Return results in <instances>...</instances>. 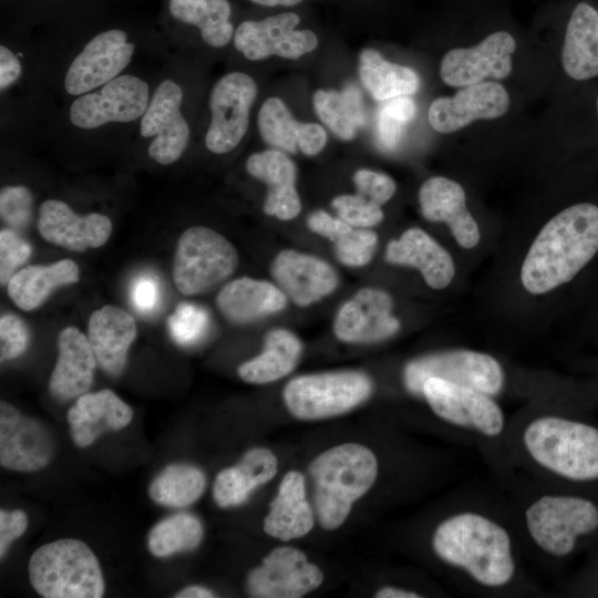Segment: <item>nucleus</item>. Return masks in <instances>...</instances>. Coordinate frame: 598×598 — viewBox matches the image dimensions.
<instances>
[{
    "mask_svg": "<svg viewBox=\"0 0 598 598\" xmlns=\"http://www.w3.org/2000/svg\"><path fill=\"white\" fill-rule=\"evenodd\" d=\"M598 251V206L580 203L545 224L520 269L524 288L546 293L570 281Z\"/></svg>",
    "mask_w": 598,
    "mask_h": 598,
    "instance_id": "nucleus-1",
    "label": "nucleus"
},
{
    "mask_svg": "<svg viewBox=\"0 0 598 598\" xmlns=\"http://www.w3.org/2000/svg\"><path fill=\"white\" fill-rule=\"evenodd\" d=\"M435 555L462 569L477 584L501 588L515 577L512 538L501 524L476 512H460L442 520L432 536Z\"/></svg>",
    "mask_w": 598,
    "mask_h": 598,
    "instance_id": "nucleus-2",
    "label": "nucleus"
},
{
    "mask_svg": "<svg viewBox=\"0 0 598 598\" xmlns=\"http://www.w3.org/2000/svg\"><path fill=\"white\" fill-rule=\"evenodd\" d=\"M309 472L319 523L332 530L344 523L353 503L374 484L378 460L364 445L344 443L318 455Z\"/></svg>",
    "mask_w": 598,
    "mask_h": 598,
    "instance_id": "nucleus-3",
    "label": "nucleus"
},
{
    "mask_svg": "<svg viewBox=\"0 0 598 598\" xmlns=\"http://www.w3.org/2000/svg\"><path fill=\"white\" fill-rule=\"evenodd\" d=\"M523 445L542 468L573 482L598 480V429L557 415L532 420Z\"/></svg>",
    "mask_w": 598,
    "mask_h": 598,
    "instance_id": "nucleus-4",
    "label": "nucleus"
},
{
    "mask_svg": "<svg viewBox=\"0 0 598 598\" xmlns=\"http://www.w3.org/2000/svg\"><path fill=\"white\" fill-rule=\"evenodd\" d=\"M29 579L45 598H100L104 579L100 563L82 540L62 538L39 547L29 560Z\"/></svg>",
    "mask_w": 598,
    "mask_h": 598,
    "instance_id": "nucleus-5",
    "label": "nucleus"
},
{
    "mask_svg": "<svg viewBox=\"0 0 598 598\" xmlns=\"http://www.w3.org/2000/svg\"><path fill=\"white\" fill-rule=\"evenodd\" d=\"M525 525L535 543L547 555H570L581 536L598 528V506L585 497L547 494L525 511Z\"/></svg>",
    "mask_w": 598,
    "mask_h": 598,
    "instance_id": "nucleus-6",
    "label": "nucleus"
},
{
    "mask_svg": "<svg viewBox=\"0 0 598 598\" xmlns=\"http://www.w3.org/2000/svg\"><path fill=\"white\" fill-rule=\"evenodd\" d=\"M238 254L224 236L204 226L187 228L174 255L173 278L185 296L203 293L236 269Z\"/></svg>",
    "mask_w": 598,
    "mask_h": 598,
    "instance_id": "nucleus-7",
    "label": "nucleus"
},
{
    "mask_svg": "<svg viewBox=\"0 0 598 598\" xmlns=\"http://www.w3.org/2000/svg\"><path fill=\"white\" fill-rule=\"evenodd\" d=\"M372 392L371 379L358 371L301 375L289 381L283 400L300 420H320L349 412Z\"/></svg>",
    "mask_w": 598,
    "mask_h": 598,
    "instance_id": "nucleus-8",
    "label": "nucleus"
},
{
    "mask_svg": "<svg viewBox=\"0 0 598 598\" xmlns=\"http://www.w3.org/2000/svg\"><path fill=\"white\" fill-rule=\"evenodd\" d=\"M429 378L447 380L492 396L503 390L505 382L501 363L489 354L473 350L423 355L410 361L404 368L405 388L415 395H422L423 383Z\"/></svg>",
    "mask_w": 598,
    "mask_h": 598,
    "instance_id": "nucleus-9",
    "label": "nucleus"
},
{
    "mask_svg": "<svg viewBox=\"0 0 598 598\" xmlns=\"http://www.w3.org/2000/svg\"><path fill=\"white\" fill-rule=\"evenodd\" d=\"M422 395L443 421L473 430L486 437L498 436L505 427L501 406L492 395L440 378H429Z\"/></svg>",
    "mask_w": 598,
    "mask_h": 598,
    "instance_id": "nucleus-10",
    "label": "nucleus"
},
{
    "mask_svg": "<svg viewBox=\"0 0 598 598\" xmlns=\"http://www.w3.org/2000/svg\"><path fill=\"white\" fill-rule=\"evenodd\" d=\"M150 103L146 82L118 75L96 91L80 95L70 107V121L80 128H97L107 123H128L143 116Z\"/></svg>",
    "mask_w": 598,
    "mask_h": 598,
    "instance_id": "nucleus-11",
    "label": "nucleus"
},
{
    "mask_svg": "<svg viewBox=\"0 0 598 598\" xmlns=\"http://www.w3.org/2000/svg\"><path fill=\"white\" fill-rule=\"evenodd\" d=\"M256 95V82L246 73L230 72L217 81L209 96L212 120L205 137L210 152L228 153L240 143Z\"/></svg>",
    "mask_w": 598,
    "mask_h": 598,
    "instance_id": "nucleus-12",
    "label": "nucleus"
},
{
    "mask_svg": "<svg viewBox=\"0 0 598 598\" xmlns=\"http://www.w3.org/2000/svg\"><path fill=\"white\" fill-rule=\"evenodd\" d=\"M299 22V16L293 12L279 13L260 21H244L234 33V45L251 61L271 55L296 60L318 45V38L311 30L296 29Z\"/></svg>",
    "mask_w": 598,
    "mask_h": 598,
    "instance_id": "nucleus-13",
    "label": "nucleus"
},
{
    "mask_svg": "<svg viewBox=\"0 0 598 598\" xmlns=\"http://www.w3.org/2000/svg\"><path fill=\"white\" fill-rule=\"evenodd\" d=\"M181 86L167 79L156 87L148 106L141 117L140 134L155 136L148 146V155L162 165L176 162L185 152L189 141V126L181 105Z\"/></svg>",
    "mask_w": 598,
    "mask_h": 598,
    "instance_id": "nucleus-14",
    "label": "nucleus"
},
{
    "mask_svg": "<svg viewBox=\"0 0 598 598\" xmlns=\"http://www.w3.org/2000/svg\"><path fill=\"white\" fill-rule=\"evenodd\" d=\"M134 49L123 30L97 33L70 64L64 78L65 91L82 95L115 79L131 62Z\"/></svg>",
    "mask_w": 598,
    "mask_h": 598,
    "instance_id": "nucleus-15",
    "label": "nucleus"
},
{
    "mask_svg": "<svg viewBox=\"0 0 598 598\" xmlns=\"http://www.w3.org/2000/svg\"><path fill=\"white\" fill-rule=\"evenodd\" d=\"M322 580V571L303 551L278 547L249 573L247 590L258 598H298L317 589Z\"/></svg>",
    "mask_w": 598,
    "mask_h": 598,
    "instance_id": "nucleus-16",
    "label": "nucleus"
},
{
    "mask_svg": "<svg viewBox=\"0 0 598 598\" xmlns=\"http://www.w3.org/2000/svg\"><path fill=\"white\" fill-rule=\"evenodd\" d=\"M515 49L516 42L508 32H494L475 47L448 51L441 62V79L455 87L481 83L487 78L505 79L512 71L511 54Z\"/></svg>",
    "mask_w": 598,
    "mask_h": 598,
    "instance_id": "nucleus-17",
    "label": "nucleus"
},
{
    "mask_svg": "<svg viewBox=\"0 0 598 598\" xmlns=\"http://www.w3.org/2000/svg\"><path fill=\"white\" fill-rule=\"evenodd\" d=\"M54 445L44 425L0 402V464L11 471L34 472L52 460Z\"/></svg>",
    "mask_w": 598,
    "mask_h": 598,
    "instance_id": "nucleus-18",
    "label": "nucleus"
},
{
    "mask_svg": "<svg viewBox=\"0 0 598 598\" xmlns=\"http://www.w3.org/2000/svg\"><path fill=\"white\" fill-rule=\"evenodd\" d=\"M392 298L383 290L363 288L339 309L334 333L346 342L368 343L386 340L400 329L392 315Z\"/></svg>",
    "mask_w": 598,
    "mask_h": 598,
    "instance_id": "nucleus-19",
    "label": "nucleus"
},
{
    "mask_svg": "<svg viewBox=\"0 0 598 598\" xmlns=\"http://www.w3.org/2000/svg\"><path fill=\"white\" fill-rule=\"evenodd\" d=\"M509 107L505 87L496 82L464 86L452 97H439L429 107V122L440 133H453L475 120L496 118Z\"/></svg>",
    "mask_w": 598,
    "mask_h": 598,
    "instance_id": "nucleus-20",
    "label": "nucleus"
},
{
    "mask_svg": "<svg viewBox=\"0 0 598 598\" xmlns=\"http://www.w3.org/2000/svg\"><path fill=\"white\" fill-rule=\"evenodd\" d=\"M38 228L47 241L82 252L99 248L109 240L112 221L100 213L78 215L64 202L48 199L40 206Z\"/></svg>",
    "mask_w": 598,
    "mask_h": 598,
    "instance_id": "nucleus-21",
    "label": "nucleus"
},
{
    "mask_svg": "<svg viewBox=\"0 0 598 598\" xmlns=\"http://www.w3.org/2000/svg\"><path fill=\"white\" fill-rule=\"evenodd\" d=\"M271 275L293 303L309 306L338 286L336 270L324 260L296 250H282L271 264Z\"/></svg>",
    "mask_w": 598,
    "mask_h": 598,
    "instance_id": "nucleus-22",
    "label": "nucleus"
},
{
    "mask_svg": "<svg viewBox=\"0 0 598 598\" xmlns=\"http://www.w3.org/2000/svg\"><path fill=\"white\" fill-rule=\"evenodd\" d=\"M419 202L423 217L447 224L461 247L468 249L478 244L480 229L466 208L465 192L458 183L443 176L430 177L420 188Z\"/></svg>",
    "mask_w": 598,
    "mask_h": 598,
    "instance_id": "nucleus-23",
    "label": "nucleus"
},
{
    "mask_svg": "<svg viewBox=\"0 0 598 598\" xmlns=\"http://www.w3.org/2000/svg\"><path fill=\"white\" fill-rule=\"evenodd\" d=\"M58 359L49 381L50 393L58 400H70L86 393L97 363L87 336L75 327L58 336Z\"/></svg>",
    "mask_w": 598,
    "mask_h": 598,
    "instance_id": "nucleus-24",
    "label": "nucleus"
},
{
    "mask_svg": "<svg viewBox=\"0 0 598 598\" xmlns=\"http://www.w3.org/2000/svg\"><path fill=\"white\" fill-rule=\"evenodd\" d=\"M247 172L268 186L264 213L281 220H290L301 212L296 189L297 169L293 162L279 150L251 154L246 162Z\"/></svg>",
    "mask_w": 598,
    "mask_h": 598,
    "instance_id": "nucleus-25",
    "label": "nucleus"
},
{
    "mask_svg": "<svg viewBox=\"0 0 598 598\" xmlns=\"http://www.w3.org/2000/svg\"><path fill=\"white\" fill-rule=\"evenodd\" d=\"M136 334L134 318L120 307L106 305L90 317L87 339L99 365L111 375L117 377L124 371L127 351Z\"/></svg>",
    "mask_w": 598,
    "mask_h": 598,
    "instance_id": "nucleus-26",
    "label": "nucleus"
},
{
    "mask_svg": "<svg viewBox=\"0 0 598 598\" xmlns=\"http://www.w3.org/2000/svg\"><path fill=\"white\" fill-rule=\"evenodd\" d=\"M66 417L75 445L85 447L102 433L127 426L133 410L113 391L103 389L80 395Z\"/></svg>",
    "mask_w": 598,
    "mask_h": 598,
    "instance_id": "nucleus-27",
    "label": "nucleus"
},
{
    "mask_svg": "<svg viewBox=\"0 0 598 598\" xmlns=\"http://www.w3.org/2000/svg\"><path fill=\"white\" fill-rule=\"evenodd\" d=\"M385 260L416 268L425 282L434 289L448 286L455 274L454 262L447 250L416 227L406 229L399 239L388 244Z\"/></svg>",
    "mask_w": 598,
    "mask_h": 598,
    "instance_id": "nucleus-28",
    "label": "nucleus"
},
{
    "mask_svg": "<svg viewBox=\"0 0 598 598\" xmlns=\"http://www.w3.org/2000/svg\"><path fill=\"white\" fill-rule=\"evenodd\" d=\"M258 130L267 144L288 153L299 150L312 156L321 152L327 143V132L321 125L296 121L278 97H269L261 105Z\"/></svg>",
    "mask_w": 598,
    "mask_h": 598,
    "instance_id": "nucleus-29",
    "label": "nucleus"
},
{
    "mask_svg": "<svg viewBox=\"0 0 598 598\" xmlns=\"http://www.w3.org/2000/svg\"><path fill=\"white\" fill-rule=\"evenodd\" d=\"M216 303L226 319L245 324L282 310L287 296L268 281L243 277L227 282Z\"/></svg>",
    "mask_w": 598,
    "mask_h": 598,
    "instance_id": "nucleus-30",
    "label": "nucleus"
},
{
    "mask_svg": "<svg viewBox=\"0 0 598 598\" xmlns=\"http://www.w3.org/2000/svg\"><path fill=\"white\" fill-rule=\"evenodd\" d=\"M313 512L306 498L305 478L288 472L279 485L264 518V530L274 538L291 540L307 535L313 527Z\"/></svg>",
    "mask_w": 598,
    "mask_h": 598,
    "instance_id": "nucleus-31",
    "label": "nucleus"
},
{
    "mask_svg": "<svg viewBox=\"0 0 598 598\" xmlns=\"http://www.w3.org/2000/svg\"><path fill=\"white\" fill-rule=\"evenodd\" d=\"M278 470L275 454L264 447L245 453L237 465L224 468L216 476L213 494L220 507L245 503L259 486L274 478Z\"/></svg>",
    "mask_w": 598,
    "mask_h": 598,
    "instance_id": "nucleus-32",
    "label": "nucleus"
},
{
    "mask_svg": "<svg viewBox=\"0 0 598 598\" xmlns=\"http://www.w3.org/2000/svg\"><path fill=\"white\" fill-rule=\"evenodd\" d=\"M563 66L575 80L598 75V12L578 3L568 21L561 52Z\"/></svg>",
    "mask_w": 598,
    "mask_h": 598,
    "instance_id": "nucleus-33",
    "label": "nucleus"
},
{
    "mask_svg": "<svg viewBox=\"0 0 598 598\" xmlns=\"http://www.w3.org/2000/svg\"><path fill=\"white\" fill-rule=\"evenodd\" d=\"M80 270L72 259L51 265H30L18 270L7 283L13 303L24 311L40 307L59 287L79 281Z\"/></svg>",
    "mask_w": 598,
    "mask_h": 598,
    "instance_id": "nucleus-34",
    "label": "nucleus"
},
{
    "mask_svg": "<svg viewBox=\"0 0 598 598\" xmlns=\"http://www.w3.org/2000/svg\"><path fill=\"white\" fill-rule=\"evenodd\" d=\"M300 340L286 329L267 333L264 351L239 365L238 375L248 383L265 384L289 374L301 353Z\"/></svg>",
    "mask_w": 598,
    "mask_h": 598,
    "instance_id": "nucleus-35",
    "label": "nucleus"
},
{
    "mask_svg": "<svg viewBox=\"0 0 598 598\" xmlns=\"http://www.w3.org/2000/svg\"><path fill=\"white\" fill-rule=\"evenodd\" d=\"M360 80L377 101L412 95L420 87V79L412 69L392 63L373 49H365L359 58Z\"/></svg>",
    "mask_w": 598,
    "mask_h": 598,
    "instance_id": "nucleus-36",
    "label": "nucleus"
},
{
    "mask_svg": "<svg viewBox=\"0 0 598 598\" xmlns=\"http://www.w3.org/2000/svg\"><path fill=\"white\" fill-rule=\"evenodd\" d=\"M168 10L176 20L197 27L213 48L225 47L235 33L228 0H169Z\"/></svg>",
    "mask_w": 598,
    "mask_h": 598,
    "instance_id": "nucleus-37",
    "label": "nucleus"
},
{
    "mask_svg": "<svg viewBox=\"0 0 598 598\" xmlns=\"http://www.w3.org/2000/svg\"><path fill=\"white\" fill-rule=\"evenodd\" d=\"M313 107L324 125L343 141L353 140L365 123L362 95L353 84L342 91L317 90Z\"/></svg>",
    "mask_w": 598,
    "mask_h": 598,
    "instance_id": "nucleus-38",
    "label": "nucleus"
},
{
    "mask_svg": "<svg viewBox=\"0 0 598 598\" xmlns=\"http://www.w3.org/2000/svg\"><path fill=\"white\" fill-rule=\"evenodd\" d=\"M206 486V477L198 467L178 463L166 466L150 484L151 498L168 507H185L196 502Z\"/></svg>",
    "mask_w": 598,
    "mask_h": 598,
    "instance_id": "nucleus-39",
    "label": "nucleus"
},
{
    "mask_svg": "<svg viewBox=\"0 0 598 598\" xmlns=\"http://www.w3.org/2000/svg\"><path fill=\"white\" fill-rule=\"evenodd\" d=\"M203 538L200 520L187 513L169 516L157 523L148 533L147 546L156 557L195 549Z\"/></svg>",
    "mask_w": 598,
    "mask_h": 598,
    "instance_id": "nucleus-40",
    "label": "nucleus"
},
{
    "mask_svg": "<svg viewBox=\"0 0 598 598\" xmlns=\"http://www.w3.org/2000/svg\"><path fill=\"white\" fill-rule=\"evenodd\" d=\"M416 106L410 95L393 97L380 105L375 120V137L384 151L394 150L406 125L414 118Z\"/></svg>",
    "mask_w": 598,
    "mask_h": 598,
    "instance_id": "nucleus-41",
    "label": "nucleus"
},
{
    "mask_svg": "<svg viewBox=\"0 0 598 598\" xmlns=\"http://www.w3.org/2000/svg\"><path fill=\"white\" fill-rule=\"evenodd\" d=\"M209 324L208 312L200 306L181 302L168 318V330L175 343L188 347L197 343Z\"/></svg>",
    "mask_w": 598,
    "mask_h": 598,
    "instance_id": "nucleus-42",
    "label": "nucleus"
},
{
    "mask_svg": "<svg viewBox=\"0 0 598 598\" xmlns=\"http://www.w3.org/2000/svg\"><path fill=\"white\" fill-rule=\"evenodd\" d=\"M333 244L340 262L349 267H360L372 259L378 245V236L368 228H352Z\"/></svg>",
    "mask_w": 598,
    "mask_h": 598,
    "instance_id": "nucleus-43",
    "label": "nucleus"
},
{
    "mask_svg": "<svg viewBox=\"0 0 598 598\" xmlns=\"http://www.w3.org/2000/svg\"><path fill=\"white\" fill-rule=\"evenodd\" d=\"M338 217L353 228H370L383 219L381 206L367 197L358 195H339L331 202Z\"/></svg>",
    "mask_w": 598,
    "mask_h": 598,
    "instance_id": "nucleus-44",
    "label": "nucleus"
},
{
    "mask_svg": "<svg viewBox=\"0 0 598 598\" xmlns=\"http://www.w3.org/2000/svg\"><path fill=\"white\" fill-rule=\"evenodd\" d=\"M32 212V194L25 186H6L0 192L1 219L11 228L28 225Z\"/></svg>",
    "mask_w": 598,
    "mask_h": 598,
    "instance_id": "nucleus-45",
    "label": "nucleus"
},
{
    "mask_svg": "<svg viewBox=\"0 0 598 598\" xmlns=\"http://www.w3.org/2000/svg\"><path fill=\"white\" fill-rule=\"evenodd\" d=\"M31 245L21 238L13 229L4 228L0 231V281L7 285L31 256Z\"/></svg>",
    "mask_w": 598,
    "mask_h": 598,
    "instance_id": "nucleus-46",
    "label": "nucleus"
},
{
    "mask_svg": "<svg viewBox=\"0 0 598 598\" xmlns=\"http://www.w3.org/2000/svg\"><path fill=\"white\" fill-rule=\"evenodd\" d=\"M29 343V331L24 322L13 313L0 318V359L7 361L21 355Z\"/></svg>",
    "mask_w": 598,
    "mask_h": 598,
    "instance_id": "nucleus-47",
    "label": "nucleus"
},
{
    "mask_svg": "<svg viewBox=\"0 0 598 598\" xmlns=\"http://www.w3.org/2000/svg\"><path fill=\"white\" fill-rule=\"evenodd\" d=\"M358 193L378 205L385 204L395 193V182L386 174L359 169L353 175Z\"/></svg>",
    "mask_w": 598,
    "mask_h": 598,
    "instance_id": "nucleus-48",
    "label": "nucleus"
},
{
    "mask_svg": "<svg viewBox=\"0 0 598 598\" xmlns=\"http://www.w3.org/2000/svg\"><path fill=\"white\" fill-rule=\"evenodd\" d=\"M131 301L135 309L147 315L155 310L159 301L158 280L150 274H143L133 281L131 287Z\"/></svg>",
    "mask_w": 598,
    "mask_h": 598,
    "instance_id": "nucleus-49",
    "label": "nucleus"
},
{
    "mask_svg": "<svg viewBox=\"0 0 598 598\" xmlns=\"http://www.w3.org/2000/svg\"><path fill=\"white\" fill-rule=\"evenodd\" d=\"M28 517L20 509L0 511V557H3L10 544L27 529Z\"/></svg>",
    "mask_w": 598,
    "mask_h": 598,
    "instance_id": "nucleus-50",
    "label": "nucleus"
},
{
    "mask_svg": "<svg viewBox=\"0 0 598 598\" xmlns=\"http://www.w3.org/2000/svg\"><path fill=\"white\" fill-rule=\"evenodd\" d=\"M307 224L310 230L326 237L332 243L348 234L353 228L341 218L332 217L324 210H317L312 213L309 216Z\"/></svg>",
    "mask_w": 598,
    "mask_h": 598,
    "instance_id": "nucleus-51",
    "label": "nucleus"
},
{
    "mask_svg": "<svg viewBox=\"0 0 598 598\" xmlns=\"http://www.w3.org/2000/svg\"><path fill=\"white\" fill-rule=\"evenodd\" d=\"M22 66L20 60L7 47H0V89L11 86L20 76Z\"/></svg>",
    "mask_w": 598,
    "mask_h": 598,
    "instance_id": "nucleus-52",
    "label": "nucleus"
},
{
    "mask_svg": "<svg viewBox=\"0 0 598 598\" xmlns=\"http://www.w3.org/2000/svg\"><path fill=\"white\" fill-rule=\"evenodd\" d=\"M378 598H419L421 597L415 591L398 588V587H383L375 594Z\"/></svg>",
    "mask_w": 598,
    "mask_h": 598,
    "instance_id": "nucleus-53",
    "label": "nucleus"
},
{
    "mask_svg": "<svg viewBox=\"0 0 598 598\" xmlns=\"http://www.w3.org/2000/svg\"><path fill=\"white\" fill-rule=\"evenodd\" d=\"M177 598H208L215 597L214 592L202 586H189L178 591Z\"/></svg>",
    "mask_w": 598,
    "mask_h": 598,
    "instance_id": "nucleus-54",
    "label": "nucleus"
},
{
    "mask_svg": "<svg viewBox=\"0 0 598 598\" xmlns=\"http://www.w3.org/2000/svg\"><path fill=\"white\" fill-rule=\"evenodd\" d=\"M251 2L266 7H291L299 4L303 0H250Z\"/></svg>",
    "mask_w": 598,
    "mask_h": 598,
    "instance_id": "nucleus-55",
    "label": "nucleus"
},
{
    "mask_svg": "<svg viewBox=\"0 0 598 598\" xmlns=\"http://www.w3.org/2000/svg\"><path fill=\"white\" fill-rule=\"evenodd\" d=\"M597 110H598V99H597Z\"/></svg>",
    "mask_w": 598,
    "mask_h": 598,
    "instance_id": "nucleus-56",
    "label": "nucleus"
}]
</instances>
